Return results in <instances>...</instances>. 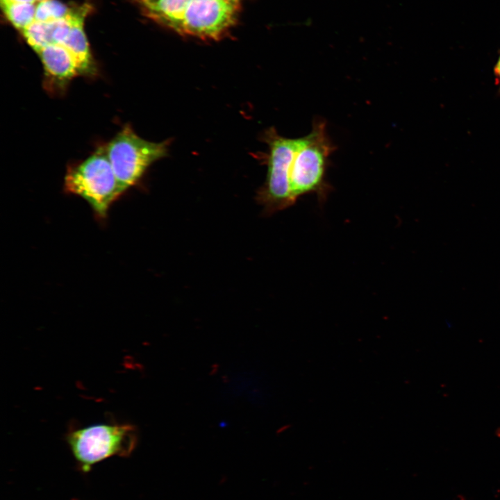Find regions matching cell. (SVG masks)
Masks as SVG:
<instances>
[{"instance_id": "6da1fadb", "label": "cell", "mask_w": 500, "mask_h": 500, "mask_svg": "<svg viewBox=\"0 0 500 500\" xmlns=\"http://www.w3.org/2000/svg\"><path fill=\"white\" fill-rule=\"evenodd\" d=\"M146 15L182 35L222 38L235 24L243 0H140Z\"/></svg>"}, {"instance_id": "7a4b0ae2", "label": "cell", "mask_w": 500, "mask_h": 500, "mask_svg": "<svg viewBox=\"0 0 500 500\" xmlns=\"http://www.w3.org/2000/svg\"><path fill=\"white\" fill-rule=\"evenodd\" d=\"M336 146L330 138L326 122L322 117H315L312 129L301 142L290 167V187L293 203L302 196L315 194L323 203L333 190L326 178L330 156Z\"/></svg>"}, {"instance_id": "3957f363", "label": "cell", "mask_w": 500, "mask_h": 500, "mask_svg": "<svg viewBox=\"0 0 500 500\" xmlns=\"http://www.w3.org/2000/svg\"><path fill=\"white\" fill-rule=\"evenodd\" d=\"M64 188L85 200L100 218L106 217L110 205L123 194L105 146L68 169Z\"/></svg>"}, {"instance_id": "277c9868", "label": "cell", "mask_w": 500, "mask_h": 500, "mask_svg": "<svg viewBox=\"0 0 500 500\" xmlns=\"http://www.w3.org/2000/svg\"><path fill=\"white\" fill-rule=\"evenodd\" d=\"M71 450L83 470L113 456H127L138 442L131 424L104 423L72 429L67 435Z\"/></svg>"}, {"instance_id": "5b68a950", "label": "cell", "mask_w": 500, "mask_h": 500, "mask_svg": "<svg viewBox=\"0 0 500 500\" xmlns=\"http://www.w3.org/2000/svg\"><path fill=\"white\" fill-rule=\"evenodd\" d=\"M105 147L124 192L138 182L151 164L167 156L168 142L146 140L126 125Z\"/></svg>"}, {"instance_id": "8992f818", "label": "cell", "mask_w": 500, "mask_h": 500, "mask_svg": "<svg viewBox=\"0 0 500 500\" xmlns=\"http://www.w3.org/2000/svg\"><path fill=\"white\" fill-rule=\"evenodd\" d=\"M264 139L269 145V153L266 181L260 196L268 210L273 212L294 204L290 194V172L301 138H285L270 128L265 133Z\"/></svg>"}, {"instance_id": "52a82bcc", "label": "cell", "mask_w": 500, "mask_h": 500, "mask_svg": "<svg viewBox=\"0 0 500 500\" xmlns=\"http://www.w3.org/2000/svg\"><path fill=\"white\" fill-rule=\"evenodd\" d=\"M37 53L44 69V86L49 92L65 90L70 81L79 75L74 58L63 45L50 44Z\"/></svg>"}, {"instance_id": "ba28073f", "label": "cell", "mask_w": 500, "mask_h": 500, "mask_svg": "<svg viewBox=\"0 0 500 500\" xmlns=\"http://www.w3.org/2000/svg\"><path fill=\"white\" fill-rule=\"evenodd\" d=\"M88 9L85 6L81 8L71 29V31L62 44L74 58L79 75L94 76L97 67L90 53L87 38L83 31V19Z\"/></svg>"}, {"instance_id": "9c48e42d", "label": "cell", "mask_w": 500, "mask_h": 500, "mask_svg": "<svg viewBox=\"0 0 500 500\" xmlns=\"http://www.w3.org/2000/svg\"><path fill=\"white\" fill-rule=\"evenodd\" d=\"M3 12L12 24L23 30L35 21V3H1Z\"/></svg>"}, {"instance_id": "30bf717a", "label": "cell", "mask_w": 500, "mask_h": 500, "mask_svg": "<svg viewBox=\"0 0 500 500\" xmlns=\"http://www.w3.org/2000/svg\"><path fill=\"white\" fill-rule=\"evenodd\" d=\"M28 44L38 52L45 46L52 44L51 32L49 22H33L22 30Z\"/></svg>"}, {"instance_id": "8fae6325", "label": "cell", "mask_w": 500, "mask_h": 500, "mask_svg": "<svg viewBox=\"0 0 500 500\" xmlns=\"http://www.w3.org/2000/svg\"><path fill=\"white\" fill-rule=\"evenodd\" d=\"M66 5L58 0H46L37 3L35 20L49 22L67 15L70 12Z\"/></svg>"}, {"instance_id": "7c38bea8", "label": "cell", "mask_w": 500, "mask_h": 500, "mask_svg": "<svg viewBox=\"0 0 500 500\" xmlns=\"http://www.w3.org/2000/svg\"><path fill=\"white\" fill-rule=\"evenodd\" d=\"M494 75L496 77V79L498 82V83L500 85V56L498 58V60L494 66Z\"/></svg>"}, {"instance_id": "4fadbf2b", "label": "cell", "mask_w": 500, "mask_h": 500, "mask_svg": "<svg viewBox=\"0 0 500 500\" xmlns=\"http://www.w3.org/2000/svg\"><path fill=\"white\" fill-rule=\"evenodd\" d=\"M1 3H36L35 0H1Z\"/></svg>"}, {"instance_id": "5bb4252c", "label": "cell", "mask_w": 500, "mask_h": 500, "mask_svg": "<svg viewBox=\"0 0 500 500\" xmlns=\"http://www.w3.org/2000/svg\"><path fill=\"white\" fill-rule=\"evenodd\" d=\"M46 1V0H35V1L38 2V3L41 2V1Z\"/></svg>"}]
</instances>
